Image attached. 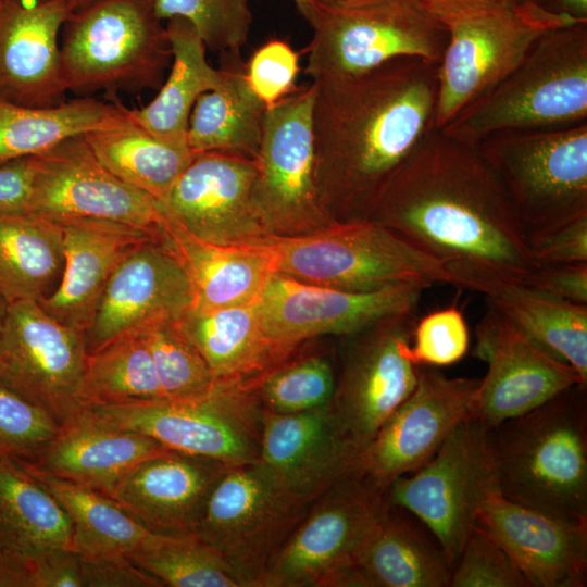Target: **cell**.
<instances>
[{
    "instance_id": "6da1fadb",
    "label": "cell",
    "mask_w": 587,
    "mask_h": 587,
    "mask_svg": "<svg viewBox=\"0 0 587 587\" xmlns=\"http://www.w3.org/2000/svg\"><path fill=\"white\" fill-rule=\"evenodd\" d=\"M438 261L453 286L491 297L538 267L513 204L476 147L433 129L371 216Z\"/></svg>"
},
{
    "instance_id": "7a4b0ae2",
    "label": "cell",
    "mask_w": 587,
    "mask_h": 587,
    "mask_svg": "<svg viewBox=\"0 0 587 587\" xmlns=\"http://www.w3.org/2000/svg\"><path fill=\"white\" fill-rule=\"evenodd\" d=\"M437 66L400 58L313 82L316 178L334 221L371 218L394 176L436 129Z\"/></svg>"
},
{
    "instance_id": "3957f363",
    "label": "cell",
    "mask_w": 587,
    "mask_h": 587,
    "mask_svg": "<svg viewBox=\"0 0 587 587\" xmlns=\"http://www.w3.org/2000/svg\"><path fill=\"white\" fill-rule=\"evenodd\" d=\"M587 385L488 427L499 492L571 520H587Z\"/></svg>"
},
{
    "instance_id": "277c9868",
    "label": "cell",
    "mask_w": 587,
    "mask_h": 587,
    "mask_svg": "<svg viewBox=\"0 0 587 587\" xmlns=\"http://www.w3.org/2000/svg\"><path fill=\"white\" fill-rule=\"evenodd\" d=\"M587 121V23L541 36L499 84L440 130L477 147L509 132L552 129Z\"/></svg>"
},
{
    "instance_id": "5b68a950",
    "label": "cell",
    "mask_w": 587,
    "mask_h": 587,
    "mask_svg": "<svg viewBox=\"0 0 587 587\" xmlns=\"http://www.w3.org/2000/svg\"><path fill=\"white\" fill-rule=\"evenodd\" d=\"M246 243L268 255L274 273L308 284L349 291L453 286L438 261L371 218L332 221L314 230L270 234Z\"/></svg>"
},
{
    "instance_id": "8992f818",
    "label": "cell",
    "mask_w": 587,
    "mask_h": 587,
    "mask_svg": "<svg viewBox=\"0 0 587 587\" xmlns=\"http://www.w3.org/2000/svg\"><path fill=\"white\" fill-rule=\"evenodd\" d=\"M63 29L60 50L67 91L115 97L163 85L172 51L154 0H95L74 10Z\"/></svg>"
},
{
    "instance_id": "52a82bcc",
    "label": "cell",
    "mask_w": 587,
    "mask_h": 587,
    "mask_svg": "<svg viewBox=\"0 0 587 587\" xmlns=\"http://www.w3.org/2000/svg\"><path fill=\"white\" fill-rule=\"evenodd\" d=\"M305 73L312 82L355 76L400 58L439 64L448 28L417 0H313Z\"/></svg>"
},
{
    "instance_id": "ba28073f",
    "label": "cell",
    "mask_w": 587,
    "mask_h": 587,
    "mask_svg": "<svg viewBox=\"0 0 587 587\" xmlns=\"http://www.w3.org/2000/svg\"><path fill=\"white\" fill-rule=\"evenodd\" d=\"M258 380L216 379L193 400L89 405L80 414L101 425L153 438L167 449L228 465L260 460L264 408Z\"/></svg>"
},
{
    "instance_id": "9c48e42d",
    "label": "cell",
    "mask_w": 587,
    "mask_h": 587,
    "mask_svg": "<svg viewBox=\"0 0 587 587\" xmlns=\"http://www.w3.org/2000/svg\"><path fill=\"white\" fill-rule=\"evenodd\" d=\"M476 148L508 192L525 238L587 216V121L501 133Z\"/></svg>"
},
{
    "instance_id": "30bf717a",
    "label": "cell",
    "mask_w": 587,
    "mask_h": 587,
    "mask_svg": "<svg viewBox=\"0 0 587 587\" xmlns=\"http://www.w3.org/2000/svg\"><path fill=\"white\" fill-rule=\"evenodd\" d=\"M311 504L260 461L232 465L214 484L190 534L218 552L243 587H260Z\"/></svg>"
},
{
    "instance_id": "8fae6325",
    "label": "cell",
    "mask_w": 587,
    "mask_h": 587,
    "mask_svg": "<svg viewBox=\"0 0 587 587\" xmlns=\"http://www.w3.org/2000/svg\"><path fill=\"white\" fill-rule=\"evenodd\" d=\"M388 505L387 491L352 470L312 502L260 587H362L354 560Z\"/></svg>"
},
{
    "instance_id": "7c38bea8",
    "label": "cell",
    "mask_w": 587,
    "mask_h": 587,
    "mask_svg": "<svg viewBox=\"0 0 587 587\" xmlns=\"http://www.w3.org/2000/svg\"><path fill=\"white\" fill-rule=\"evenodd\" d=\"M495 494L500 492L488 427L467 417L428 462L391 483L387 499L429 528L453 569L483 503Z\"/></svg>"
},
{
    "instance_id": "4fadbf2b",
    "label": "cell",
    "mask_w": 587,
    "mask_h": 587,
    "mask_svg": "<svg viewBox=\"0 0 587 587\" xmlns=\"http://www.w3.org/2000/svg\"><path fill=\"white\" fill-rule=\"evenodd\" d=\"M578 22L542 4L512 2L497 11L448 26L437 66L435 128L441 129L465 107L508 76L546 33Z\"/></svg>"
},
{
    "instance_id": "5bb4252c",
    "label": "cell",
    "mask_w": 587,
    "mask_h": 587,
    "mask_svg": "<svg viewBox=\"0 0 587 587\" xmlns=\"http://www.w3.org/2000/svg\"><path fill=\"white\" fill-rule=\"evenodd\" d=\"M316 86L267 107L257 162L255 199L272 234H300L334 221L316 178L313 104Z\"/></svg>"
},
{
    "instance_id": "9a60e30c",
    "label": "cell",
    "mask_w": 587,
    "mask_h": 587,
    "mask_svg": "<svg viewBox=\"0 0 587 587\" xmlns=\"http://www.w3.org/2000/svg\"><path fill=\"white\" fill-rule=\"evenodd\" d=\"M85 332L49 315L37 301L8 304L0 334V380L62 426L82 412Z\"/></svg>"
},
{
    "instance_id": "2e32d148",
    "label": "cell",
    "mask_w": 587,
    "mask_h": 587,
    "mask_svg": "<svg viewBox=\"0 0 587 587\" xmlns=\"http://www.w3.org/2000/svg\"><path fill=\"white\" fill-rule=\"evenodd\" d=\"M415 311L390 316L349 336L352 342L330 407L358 455L415 387L417 366L408 355Z\"/></svg>"
},
{
    "instance_id": "e0dca14e",
    "label": "cell",
    "mask_w": 587,
    "mask_h": 587,
    "mask_svg": "<svg viewBox=\"0 0 587 587\" xmlns=\"http://www.w3.org/2000/svg\"><path fill=\"white\" fill-rule=\"evenodd\" d=\"M479 380L417 366L413 391L360 452L353 471L387 491L394 480L423 466L460 422L473 417Z\"/></svg>"
},
{
    "instance_id": "ac0fdd59",
    "label": "cell",
    "mask_w": 587,
    "mask_h": 587,
    "mask_svg": "<svg viewBox=\"0 0 587 587\" xmlns=\"http://www.w3.org/2000/svg\"><path fill=\"white\" fill-rule=\"evenodd\" d=\"M28 211L54 220L96 218L163 233L167 213L160 201L109 172L84 135L34 155Z\"/></svg>"
},
{
    "instance_id": "d6986e66",
    "label": "cell",
    "mask_w": 587,
    "mask_h": 587,
    "mask_svg": "<svg viewBox=\"0 0 587 587\" xmlns=\"http://www.w3.org/2000/svg\"><path fill=\"white\" fill-rule=\"evenodd\" d=\"M423 290L404 284L349 291L273 273L255 308L267 337L290 354L307 339L321 335L347 337L390 316L416 310Z\"/></svg>"
},
{
    "instance_id": "ffe728a7",
    "label": "cell",
    "mask_w": 587,
    "mask_h": 587,
    "mask_svg": "<svg viewBox=\"0 0 587 587\" xmlns=\"http://www.w3.org/2000/svg\"><path fill=\"white\" fill-rule=\"evenodd\" d=\"M474 355L487 364L473 417L487 427L524 414L584 383L567 363L550 354L488 304L475 328Z\"/></svg>"
},
{
    "instance_id": "44dd1931",
    "label": "cell",
    "mask_w": 587,
    "mask_h": 587,
    "mask_svg": "<svg viewBox=\"0 0 587 587\" xmlns=\"http://www.w3.org/2000/svg\"><path fill=\"white\" fill-rule=\"evenodd\" d=\"M257 162L224 152L196 153L162 203L195 237L241 245L270 235L255 199Z\"/></svg>"
},
{
    "instance_id": "7402d4cb",
    "label": "cell",
    "mask_w": 587,
    "mask_h": 587,
    "mask_svg": "<svg viewBox=\"0 0 587 587\" xmlns=\"http://www.w3.org/2000/svg\"><path fill=\"white\" fill-rule=\"evenodd\" d=\"M193 299L190 278L163 232L128 253L111 275L85 334L87 352L146 325L177 322Z\"/></svg>"
},
{
    "instance_id": "603a6c76",
    "label": "cell",
    "mask_w": 587,
    "mask_h": 587,
    "mask_svg": "<svg viewBox=\"0 0 587 587\" xmlns=\"http://www.w3.org/2000/svg\"><path fill=\"white\" fill-rule=\"evenodd\" d=\"M477 526L502 547L529 587L586 586L587 520L554 516L495 494L483 503Z\"/></svg>"
},
{
    "instance_id": "cb8c5ba5",
    "label": "cell",
    "mask_w": 587,
    "mask_h": 587,
    "mask_svg": "<svg viewBox=\"0 0 587 587\" xmlns=\"http://www.w3.org/2000/svg\"><path fill=\"white\" fill-rule=\"evenodd\" d=\"M73 12L67 0L0 2V102L49 108L67 92L58 37Z\"/></svg>"
},
{
    "instance_id": "d4e9b609",
    "label": "cell",
    "mask_w": 587,
    "mask_h": 587,
    "mask_svg": "<svg viewBox=\"0 0 587 587\" xmlns=\"http://www.w3.org/2000/svg\"><path fill=\"white\" fill-rule=\"evenodd\" d=\"M330 402L292 414L264 410L259 461L290 492L308 502L351 472L358 458L335 420Z\"/></svg>"
},
{
    "instance_id": "484cf974",
    "label": "cell",
    "mask_w": 587,
    "mask_h": 587,
    "mask_svg": "<svg viewBox=\"0 0 587 587\" xmlns=\"http://www.w3.org/2000/svg\"><path fill=\"white\" fill-rule=\"evenodd\" d=\"M232 465L166 450L133 466L108 497L154 533H191L207 498Z\"/></svg>"
},
{
    "instance_id": "4316f807",
    "label": "cell",
    "mask_w": 587,
    "mask_h": 587,
    "mask_svg": "<svg viewBox=\"0 0 587 587\" xmlns=\"http://www.w3.org/2000/svg\"><path fill=\"white\" fill-rule=\"evenodd\" d=\"M55 221L63 228L64 266L55 289L38 303L57 321L86 334L118 264L138 246L163 233L105 220Z\"/></svg>"
},
{
    "instance_id": "83f0119b",
    "label": "cell",
    "mask_w": 587,
    "mask_h": 587,
    "mask_svg": "<svg viewBox=\"0 0 587 587\" xmlns=\"http://www.w3.org/2000/svg\"><path fill=\"white\" fill-rule=\"evenodd\" d=\"M72 523L12 455L0 451V587H30L46 550L72 548Z\"/></svg>"
},
{
    "instance_id": "f1b7e54d",
    "label": "cell",
    "mask_w": 587,
    "mask_h": 587,
    "mask_svg": "<svg viewBox=\"0 0 587 587\" xmlns=\"http://www.w3.org/2000/svg\"><path fill=\"white\" fill-rule=\"evenodd\" d=\"M166 450L171 449L151 437L111 428L79 413L60 426L55 436L39 449L15 459L26 466L108 496L133 466Z\"/></svg>"
},
{
    "instance_id": "f546056e",
    "label": "cell",
    "mask_w": 587,
    "mask_h": 587,
    "mask_svg": "<svg viewBox=\"0 0 587 587\" xmlns=\"http://www.w3.org/2000/svg\"><path fill=\"white\" fill-rule=\"evenodd\" d=\"M354 570L363 587H449L452 565L421 520L389 503L359 549Z\"/></svg>"
},
{
    "instance_id": "4dcf8cb0",
    "label": "cell",
    "mask_w": 587,
    "mask_h": 587,
    "mask_svg": "<svg viewBox=\"0 0 587 587\" xmlns=\"http://www.w3.org/2000/svg\"><path fill=\"white\" fill-rule=\"evenodd\" d=\"M163 232L190 278L193 305L253 304L274 273L268 255L254 245L224 246L203 241L168 213Z\"/></svg>"
},
{
    "instance_id": "1f68e13d",
    "label": "cell",
    "mask_w": 587,
    "mask_h": 587,
    "mask_svg": "<svg viewBox=\"0 0 587 587\" xmlns=\"http://www.w3.org/2000/svg\"><path fill=\"white\" fill-rule=\"evenodd\" d=\"M176 323L216 379L258 380L289 355L267 337L255 303L192 304Z\"/></svg>"
},
{
    "instance_id": "d6a6232c",
    "label": "cell",
    "mask_w": 587,
    "mask_h": 587,
    "mask_svg": "<svg viewBox=\"0 0 587 587\" xmlns=\"http://www.w3.org/2000/svg\"><path fill=\"white\" fill-rule=\"evenodd\" d=\"M224 82L202 93L188 123L187 145L193 153L224 152L257 160L265 103L251 89L239 52L222 53Z\"/></svg>"
},
{
    "instance_id": "836d02e7",
    "label": "cell",
    "mask_w": 587,
    "mask_h": 587,
    "mask_svg": "<svg viewBox=\"0 0 587 587\" xmlns=\"http://www.w3.org/2000/svg\"><path fill=\"white\" fill-rule=\"evenodd\" d=\"M172 66L158 95L147 105L129 109L130 118L151 135L178 145H187V129L198 98L216 90L224 72L212 67L205 58V45L185 18L166 23Z\"/></svg>"
},
{
    "instance_id": "e575fe53",
    "label": "cell",
    "mask_w": 587,
    "mask_h": 587,
    "mask_svg": "<svg viewBox=\"0 0 587 587\" xmlns=\"http://www.w3.org/2000/svg\"><path fill=\"white\" fill-rule=\"evenodd\" d=\"M64 266L62 225L36 212L0 214V295L8 303L39 302Z\"/></svg>"
},
{
    "instance_id": "d590c367",
    "label": "cell",
    "mask_w": 587,
    "mask_h": 587,
    "mask_svg": "<svg viewBox=\"0 0 587 587\" xmlns=\"http://www.w3.org/2000/svg\"><path fill=\"white\" fill-rule=\"evenodd\" d=\"M129 109L121 102L78 97L49 108L0 102V165L40 154L71 137L121 124Z\"/></svg>"
},
{
    "instance_id": "8d00e7d4",
    "label": "cell",
    "mask_w": 587,
    "mask_h": 587,
    "mask_svg": "<svg viewBox=\"0 0 587 587\" xmlns=\"http://www.w3.org/2000/svg\"><path fill=\"white\" fill-rule=\"evenodd\" d=\"M98 161L114 176L161 203L192 161L188 145L162 140L129 118L84 135Z\"/></svg>"
},
{
    "instance_id": "74e56055",
    "label": "cell",
    "mask_w": 587,
    "mask_h": 587,
    "mask_svg": "<svg viewBox=\"0 0 587 587\" xmlns=\"http://www.w3.org/2000/svg\"><path fill=\"white\" fill-rule=\"evenodd\" d=\"M487 301L587 383V304L526 285L510 286L487 297Z\"/></svg>"
},
{
    "instance_id": "f35d334b",
    "label": "cell",
    "mask_w": 587,
    "mask_h": 587,
    "mask_svg": "<svg viewBox=\"0 0 587 587\" xmlns=\"http://www.w3.org/2000/svg\"><path fill=\"white\" fill-rule=\"evenodd\" d=\"M72 523V549L83 555L128 553L152 533L112 498L18 462Z\"/></svg>"
},
{
    "instance_id": "ab89813d",
    "label": "cell",
    "mask_w": 587,
    "mask_h": 587,
    "mask_svg": "<svg viewBox=\"0 0 587 587\" xmlns=\"http://www.w3.org/2000/svg\"><path fill=\"white\" fill-rule=\"evenodd\" d=\"M78 399L82 408L164 399L151 354L138 332L88 353Z\"/></svg>"
},
{
    "instance_id": "60d3db41",
    "label": "cell",
    "mask_w": 587,
    "mask_h": 587,
    "mask_svg": "<svg viewBox=\"0 0 587 587\" xmlns=\"http://www.w3.org/2000/svg\"><path fill=\"white\" fill-rule=\"evenodd\" d=\"M171 587H243L228 563L190 533H154L126 554Z\"/></svg>"
},
{
    "instance_id": "b9f144b4",
    "label": "cell",
    "mask_w": 587,
    "mask_h": 587,
    "mask_svg": "<svg viewBox=\"0 0 587 587\" xmlns=\"http://www.w3.org/2000/svg\"><path fill=\"white\" fill-rule=\"evenodd\" d=\"M154 364L166 400L207 396L216 383L211 369L185 337L176 322H160L138 329Z\"/></svg>"
},
{
    "instance_id": "7bdbcfd3",
    "label": "cell",
    "mask_w": 587,
    "mask_h": 587,
    "mask_svg": "<svg viewBox=\"0 0 587 587\" xmlns=\"http://www.w3.org/2000/svg\"><path fill=\"white\" fill-rule=\"evenodd\" d=\"M336 380L326 358L309 357L290 364L282 363L262 375L257 392L265 411L292 414L328 404Z\"/></svg>"
},
{
    "instance_id": "ee69618b",
    "label": "cell",
    "mask_w": 587,
    "mask_h": 587,
    "mask_svg": "<svg viewBox=\"0 0 587 587\" xmlns=\"http://www.w3.org/2000/svg\"><path fill=\"white\" fill-rule=\"evenodd\" d=\"M251 0H154V10L162 21L187 20L212 51L239 52L251 25Z\"/></svg>"
},
{
    "instance_id": "f6af8a7d",
    "label": "cell",
    "mask_w": 587,
    "mask_h": 587,
    "mask_svg": "<svg viewBox=\"0 0 587 587\" xmlns=\"http://www.w3.org/2000/svg\"><path fill=\"white\" fill-rule=\"evenodd\" d=\"M449 587L529 586L502 547L476 525L452 569Z\"/></svg>"
},
{
    "instance_id": "bcb514c9",
    "label": "cell",
    "mask_w": 587,
    "mask_h": 587,
    "mask_svg": "<svg viewBox=\"0 0 587 587\" xmlns=\"http://www.w3.org/2000/svg\"><path fill=\"white\" fill-rule=\"evenodd\" d=\"M469 346L470 334L463 313L451 305L415 322L408 355L416 366H447L460 361Z\"/></svg>"
},
{
    "instance_id": "7dc6e473",
    "label": "cell",
    "mask_w": 587,
    "mask_h": 587,
    "mask_svg": "<svg viewBox=\"0 0 587 587\" xmlns=\"http://www.w3.org/2000/svg\"><path fill=\"white\" fill-rule=\"evenodd\" d=\"M59 427L45 410L0 380V451L28 455L51 440Z\"/></svg>"
},
{
    "instance_id": "c3c4849f",
    "label": "cell",
    "mask_w": 587,
    "mask_h": 587,
    "mask_svg": "<svg viewBox=\"0 0 587 587\" xmlns=\"http://www.w3.org/2000/svg\"><path fill=\"white\" fill-rule=\"evenodd\" d=\"M298 59L296 51L286 41L273 39L258 48L246 64L248 83L266 107L277 103L297 89Z\"/></svg>"
},
{
    "instance_id": "681fc988",
    "label": "cell",
    "mask_w": 587,
    "mask_h": 587,
    "mask_svg": "<svg viewBox=\"0 0 587 587\" xmlns=\"http://www.w3.org/2000/svg\"><path fill=\"white\" fill-rule=\"evenodd\" d=\"M532 259L540 265L587 262V216L526 238Z\"/></svg>"
},
{
    "instance_id": "f907efd6",
    "label": "cell",
    "mask_w": 587,
    "mask_h": 587,
    "mask_svg": "<svg viewBox=\"0 0 587 587\" xmlns=\"http://www.w3.org/2000/svg\"><path fill=\"white\" fill-rule=\"evenodd\" d=\"M79 557L83 587L164 586L159 578L136 565L126 553L79 554Z\"/></svg>"
},
{
    "instance_id": "816d5d0a",
    "label": "cell",
    "mask_w": 587,
    "mask_h": 587,
    "mask_svg": "<svg viewBox=\"0 0 587 587\" xmlns=\"http://www.w3.org/2000/svg\"><path fill=\"white\" fill-rule=\"evenodd\" d=\"M523 285L572 302L587 304V262L540 265Z\"/></svg>"
},
{
    "instance_id": "f5cc1de1",
    "label": "cell",
    "mask_w": 587,
    "mask_h": 587,
    "mask_svg": "<svg viewBox=\"0 0 587 587\" xmlns=\"http://www.w3.org/2000/svg\"><path fill=\"white\" fill-rule=\"evenodd\" d=\"M34 175V155L0 165V214L28 211Z\"/></svg>"
},
{
    "instance_id": "db71d44e",
    "label": "cell",
    "mask_w": 587,
    "mask_h": 587,
    "mask_svg": "<svg viewBox=\"0 0 587 587\" xmlns=\"http://www.w3.org/2000/svg\"><path fill=\"white\" fill-rule=\"evenodd\" d=\"M447 27L453 23L497 11L515 0H417Z\"/></svg>"
},
{
    "instance_id": "11a10c76",
    "label": "cell",
    "mask_w": 587,
    "mask_h": 587,
    "mask_svg": "<svg viewBox=\"0 0 587 587\" xmlns=\"http://www.w3.org/2000/svg\"><path fill=\"white\" fill-rule=\"evenodd\" d=\"M541 4L554 14L587 22V0H542Z\"/></svg>"
},
{
    "instance_id": "9f6ffc18",
    "label": "cell",
    "mask_w": 587,
    "mask_h": 587,
    "mask_svg": "<svg viewBox=\"0 0 587 587\" xmlns=\"http://www.w3.org/2000/svg\"><path fill=\"white\" fill-rule=\"evenodd\" d=\"M292 1L298 8L299 12L303 15V17L307 15L313 2V0H292Z\"/></svg>"
},
{
    "instance_id": "6f0895ef",
    "label": "cell",
    "mask_w": 587,
    "mask_h": 587,
    "mask_svg": "<svg viewBox=\"0 0 587 587\" xmlns=\"http://www.w3.org/2000/svg\"><path fill=\"white\" fill-rule=\"evenodd\" d=\"M8 304L9 303L0 295V334H1V329H2V326H3L4 319H5Z\"/></svg>"
},
{
    "instance_id": "680465c9",
    "label": "cell",
    "mask_w": 587,
    "mask_h": 587,
    "mask_svg": "<svg viewBox=\"0 0 587 587\" xmlns=\"http://www.w3.org/2000/svg\"><path fill=\"white\" fill-rule=\"evenodd\" d=\"M51 0H0V2H15V3H23V4H39L49 2Z\"/></svg>"
},
{
    "instance_id": "91938a15",
    "label": "cell",
    "mask_w": 587,
    "mask_h": 587,
    "mask_svg": "<svg viewBox=\"0 0 587 587\" xmlns=\"http://www.w3.org/2000/svg\"><path fill=\"white\" fill-rule=\"evenodd\" d=\"M67 1H68L70 5H71L72 10L74 11V10L79 9V8L86 5V4H88V3H90V2H92L95 0H67Z\"/></svg>"
},
{
    "instance_id": "94428289",
    "label": "cell",
    "mask_w": 587,
    "mask_h": 587,
    "mask_svg": "<svg viewBox=\"0 0 587 587\" xmlns=\"http://www.w3.org/2000/svg\"><path fill=\"white\" fill-rule=\"evenodd\" d=\"M517 2H522V1H530V2H535V3H539L541 4L542 0H515Z\"/></svg>"
}]
</instances>
